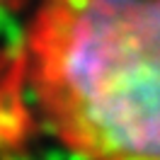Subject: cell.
Masks as SVG:
<instances>
[{"label":"cell","instance_id":"obj_1","mask_svg":"<svg viewBox=\"0 0 160 160\" xmlns=\"http://www.w3.org/2000/svg\"><path fill=\"white\" fill-rule=\"evenodd\" d=\"M24 73L78 160H160V0H39Z\"/></svg>","mask_w":160,"mask_h":160},{"label":"cell","instance_id":"obj_2","mask_svg":"<svg viewBox=\"0 0 160 160\" xmlns=\"http://www.w3.org/2000/svg\"><path fill=\"white\" fill-rule=\"evenodd\" d=\"M17 2H22V0H0V8H12Z\"/></svg>","mask_w":160,"mask_h":160}]
</instances>
